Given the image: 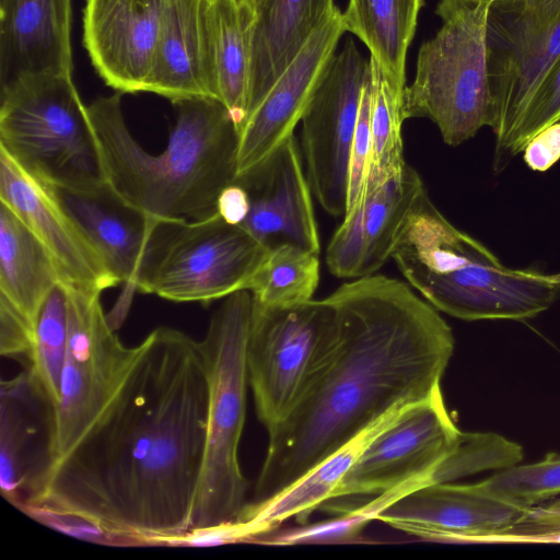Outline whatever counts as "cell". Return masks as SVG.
<instances>
[{
    "label": "cell",
    "mask_w": 560,
    "mask_h": 560,
    "mask_svg": "<svg viewBox=\"0 0 560 560\" xmlns=\"http://www.w3.org/2000/svg\"><path fill=\"white\" fill-rule=\"evenodd\" d=\"M198 340L158 327L122 387L77 445L31 486L23 505L150 539L188 532L207 429Z\"/></svg>",
    "instance_id": "cell-1"
},
{
    "label": "cell",
    "mask_w": 560,
    "mask_h": 560,
    "mask_svg": "<svg viewBox=\"0 0 560 560\" xmlns=\"http://www.w3.org/2000/svg\"><path fill=\"white\" fill-rule=\"evenodd\" d=\"M337 335L289 413L268 432L250 504L277 495L369 428L440 387L451 327L406 283L370 275L325 298Z\"/></svg>",
    "instance_id": "cell-2"
},
{
    "label": "cell",
    "mask_w": 560,
    "mask_h": 560,
    "mask_svg": "<svg viewBox=\"0 0 560 560\" xmlns=\"http://www.w3.org/2000/svg\"><path fill=\"white\" fill-rule=\"evenodd\" d=\"M176 121L160 154L130 133L121 93L86 106L104 177L126 202L152 219L200 220L217 213L220 192L237 176L238 131L218 100L175 103Z\"/></svg>",
    "instance_id": "cell-3"
},
{
    "label": "cell",
    "mask_w": 560,
    "mask_h": 560,
    "mask_svg": "<svg viewBox=\"0 0 560 560\" xmlns=\"http://www.w3.org/2000/svg\"><path fill=\"white\" fill-rule=\"evenodd\" d=\"M392 259L427 302L464 320L532 318L560 295V272L504 266L454 226L427 189L407 215Z\"/></svg>",
    "instance_id": "cell-4"
},
{
    "label": "cell",
    "mask_w": 560,
    "mask_h": 560,
    "mask_svg": "<svg viewBox=\"0 0 560 560\" xmlns=\"http://www.w3.org/2000/svg\"><path fill=\"white\" fill-rule=\"evenodd\" d=\"M252 310L249 291L226 296L199 341L208 381L207 429L188 530L236 523L248 504L238 446L249 385L246 347Z\"/></svg>",
    "instance_id": "cell-5"
},
{
    "label": "cell",
    "mask_w": 560,
    "mask_h": 560,
    "mask_svg": "<svg viewBox=\"0 0 560 560\" xmlns=\"http://www.w3.org/2000/svg\"><path fill=\"white\" fill-rule=\"evenodd\" d=\"M0 150L50 186L80 188L106 182L72 74H27L1 90Z\"/></svg>",
    "instance_id": "cell-6"
},
{
    "label": "cell",
    "mask_w": 560,
    "mask_h": 560,
    "mask_svg": "<svg viewBox=\"0 0 560 560\" xmlns=\"http://www.w3.org/2000/svg\"><path fill=\"white\" fill-rule=\"evenodd\" d=\"M489 1H439L435 14L442 25L421 45L415 79L405 89L406 119H430L448 145H458L489 126Z\"/></svg>",
    "instance_id": "cell-7"
},
{
    "label": "cell",
    "mask_w": 560,
    "mask_h": 560,
    "mask_svg": "<svg viewBox=\"0 0 560 560\" xmlns=\"http://www.w3.org/2000/svg\"><path fill=\"white\" fill-rule=\"evenodd\" d=\"M268 250L218 212L200 220L151 219L132 290L207 305L248 291Z\"/></svg>",
    "instance_id": "cell-8"
},
{
    "label": "cell",
    "mask_w": 560,
    "mask_h": 560,
    "mask_svg": "<svg viewBox=\"0 0 560 560\" xmlns=\"http://www.w3.org/2000/svg\"><path fill=\"white\" fill-rule=\"evenodd\" d=\"M560 57V0H490L487 68L494 168L515 156L527 105L540 80Z\"/></svg>",
    "instance_id": "cell-9"
},
{
    "label": "cell",
    "mask_w": 560,
    "mask_h": 560,
    "mask_svg": "<svg viewBox=\"0 0 560 560\" xmlns=\"http://www.w3.org/2000/svg\"><path fill=\"white\" fill-rule=\"evenodd\" d=\"M65 287L68 342L54 406L50 465L67 455L103 415L140 353V343L126 346L109 325L100 292Z\"/></svg>",
    "instance_id": "cell-10"
},
{
    "label": "cell",
    "mask_w": 560,
    "mask_h": 560,
    "mask_svg": "<svg viewBox=\"0 0 560 560\" xmlns=\"http://www.w3.org/2000/svg\"><path fill=\"white\" fill-rule=\"evenodd\" d=\"M336 335V312L326 299L277 307L253 301L246 347L248 384L267 431L289 413Z\"/></svg>",
    "instance_id": "cell-11"
},
{
    "label": "cell",
    "mask_w": 560,
    "mask_h": 560,
    "mask_svg": "<svg viewBox=\"0 0 560 560\" xmlns=\"http://www.w3.org/2000/svg\"><path fill=\"white\" fill-rule=\"evenodd\" d=\"M460 431L445 407L441 386L406 406L363 447L331 499L376 494L377 511L401 494L428 485L458 444Z\"/></svg>",
    "instance_id": "cell-12"
},
{
    "label": "cell",
    "mask_w": 560,
    "mask_h": 560,
    "mask_svg": "<svg viewBox=\"0 0 560 560\" xmlns=\"http://www.w3.org/2000/svg\"><path fill=\"white\" fill-rule=\"evenodd\" d=\"M369 68V60L348 38L301 118L307 180L322 208L334 217L346 212L350 150Z\"/></svg>",
    "instance_id": "cell-13"
},
{
    "label": "cell",
    "mask_w": 560,
    "mask_h": 560,
    "mask_svg": "<svg viewBox=\"0 0 560 560\" xmlns=\"http://www.w3.org/2000/svg\"><path fill=\"white\" fill-rule=\"evenodd\" d=\"M529 509L495 493L485 481L434 482L390 501L375 518L425 539L471 540L508 537Z\"/></svg>",
    "instance_id": "cell-14"
},
{
    "label": "cell",
    "mask_w": 560,
    "mask_h": 560,
    "mask_svg": "<svg viewBox=\"0 0 560 560\" xmlns=\"http://www.w3.org/2000/svg\"><path fill=\"white\" fill-rule=\"evenodd\" d=\"M345 32L342 11L335 5L249 112L238 132L237 176L293 135Z\"/></svg>",
    "instance_id": "cell-15"
},
{
    "label": "cell",
    "mask_w": 560,
    "mask_h": 560,
    "mask_svg": "<svg viewBox=\"0 0 560 560\" xmlns=\"http://www.w3.org/2000/svg\"><path fill=\"white\" fill-rule=\"evenodd\" d=\"M235 180L249 197V211L241 225L245 231L269 248L291 244L319 255L313 192L294 135Z\"/></svg>",
    "instance_id": "cell-16"
},
{
    "label": "cell",
    "mask_w": 560,
    "mask_h": 560,
    "mask_svg": "<svg viewBox=\"0 0 560 560\" xmlns=\"http://www.w3.org/2000/svg\"><path fill=\"white\" fill-rule=\"evenodd\" d=\"M0 202L12 209L42 242L63 284L100 293L118 285L49 187L1 150Z\"/></svg>",
    "instance_id": "cell-17"
},
{
    "label": "cell",
    "mask_w": 560,
    "mask_h": 560,
    "mask_svg": "<svg viewBox=\"0 0 560 560\" xmlns=\"http://www.w3.org/2000/svg\"><path fill=\"white\" fill-rule=\"evenodd\" d=\"M162 0H86L83 44L105 83L145 92L156 51Z\"/></svg>",
    "instance_id": "cell-18"
},
{
    "label": "cell",
    "mask_w": 560,
    "mask_h": 560,
    "mask_svg": "<svg viewBox=\"0 0 560 560\" xmlns=\"http://www.w3.org/2000/svg\"><path fill=\"white\" fill-rule=\"evenodd\" d=\"M425 190L419 173H402L365 192L345 213L326 248V264L337 278L359 279L376 272L389 258L411 208Z\"/></svg>",
    "instance_id": "cell-19"
},
{
    "label": "cell",
    "mask_w": 560,
    "mask_h": 560,
    "mask_svg": "<svg viewBox=\"0 0 560 560\" xmlns=\"http://www.w3.org/2000/svg\"><path fill=\"white\" fill-rule=\"evenodd\" d=\"M0 387V490L18 509L51 463L55 405L27 370Z\"/></svg>",
    "instance_id": "cell-20"
},
{
    "label": "cell",
    "mask_w": 560,
    "mask_h": 560,
    "mask_svg": "<svg viewBox=\"0 0 560 560\" xmlns=\"http://www.w3.org/2000/svg\"><path fill=\"white\" fill-rule=\"evenodd\" d=\"M71 0H0V88L35 73L72 74Z\"/></svg>",
    "instance_id": "cell-21"
},
{
    "label": "cell",
    "mask_w": 560,
    "mask_h": 560,
    "mask_svg": "<svg viewBox=\"0 0 560 560\" xmlns=\"http://www.w3.org/2000/svg\"><path fill=\"white\" fill-rule=\"evenodd\" d=\"M47 186L116 283L132 290L151 218L126 202L107 182L80 188Z\"/></svg>",
    "instance_id": "cell-22"
},
{
    "label": "cell",
    "mask_w": 560,
    "mask_h": 560,
    "mask_svg": "<svg viewBox=\"0 0 560 560\" xmlns=\"http://www.w3.org/2000/svg\"><path fill=\"white\" fill-rule=\"evenodd\" d=\"M208 0H162L159 40L147 91L173 104L215 98L208 57Z\"/></svg>",
    "instance_id": "cell-23"
},
{
    "label": "cell",
    "mask_w": 560,
    "mask_h": 560,
    "mask_svg": "<svg viewBox=\"0 0 560 560\" xmlns=\"http://www.w3.org/2000/svg\"><path fill=\"white\" fill-rule=\"evenodd\" d=\"M335 5V0H264L255 10L248 114Z\"/></svg>",
    "instance_id": "cell-24"
},
{
    "label": "cell",
    "mask_w": 560,
    "mask_h": 560,
    "mask_svg": "<svg viewBox=\"0 0 560 560\" xmlns=\"http://www.w3.org/2000/svg\"><path fill=\"white\" fill-rule=\"evenodd\" d=\"M256 13L235 0H208L206 23L211 80L217 100L237 131L249 110L252 36Z\"/></svg>",
    "instance_id": "cell-25"
},
{
    "label": "cell",
    "mask_w": 560,
    "mask_h": 560,
    "mask_svg": "<svg viewBox=\"0 0 560 560\" xmlns=\"http://www.w3.org/2000/svg\"><path fill=\"white\" fill-rule=\"evenodd\" d=\"M399 411L365 430L277 495L259 504L248 502L241 520L236 522L242 542L255 541L292 516L304 525L316 508L331 499L340 480L368 442Z\"/></svg>",
    "instance_id": "cell-26"
},
{
    "label": "cell",
    "mask_w": 560,
    "mask_h": 560,
    "mask_svg": "<svg viewBox=\"0 0 560 560\" xmlns=\"http://www.w3.org/2000/svg\"><path fill=\"white\" fill-rule=\"evenodd\" d=\"M60 282L59 270L42 242L0 202V299L36 327L45 300Z\"/></svg>",
    "instance_id": "cell-27"
},
{
    "label": "cell",
    "mask_w": 560,
    "mask_h": 560,
    "mask_svg": "<svg viewBox=\"0 0 560 560\" xmlns=\"http://www.w3.org/2000/svg\"><path fill=\"white\" fill-rule=\"evenodd\" d=\"M424 0H349L342 12L346 32L354 34L384 72L406 88V58Z\"/></svg>",
    "instance_id": "cell-28"
},
{
    "label": "cell",
    "mask_w": 560,
    "mask_h": 560,
    "mask_svg": "<svg viewBox=\"0 0 560 560\" xmlns=\"http://www.w3.org/2000/svg\"><path fill=\"white\" fill-rule=\"evenodd\" d=\"M369 65L371 74V149L365 183L360 198L365 192L398 176L407 165L404 159L401 138V127L406 119L404 112L406 88L396 84L374 58H369Z\"/></svg>",
    "instance_id": "cell-29"
},
{
    "label": "cell",
    "mask_w": 560,
    "mask_h": 560,
    "mask_svg": "<svg viewBox=\"0 0 560 560\" xmlns=\"http://www.w3.org/2000/svg\"><path fill=\"white\" fill-rule=\"evenodd\" d=\"M318 254L291 244L269 248L248 291L264 306H290L313 300L320 277Z\"/></svg>",
    "instance_id": "cell-30"
},
{
    "label": "cell",
    "mask_w": 560,
    "mask_h": 560,
    "mask_svg": "<svg viewBox=\"0 0 560 560\" xmlns=\"http://www.w3.org/2000/svg\"><path fill=\"white\" fill-rule=\"evenodd\" d=\"M68 342L67 290L57 284L45 300L37 317L26 370L56 405Z\"/></svg>",
    "instance_id": "cell-31"
},
{
    "label": "cell",
    "mask_w": 560,
    "mask_h": 560,
    "mask_svg": "<svg viewBox=\"0 0 560 560\" xmlns=\"http://www.w3.org/2000/svg\"><path fill=\"white\" fill-rule=\"evenodd\" d=\"M521 445L495 433L462 432L458 444L430 483L450 482L485 470H503L523 460Z\"/></svg>",
    "instance_id": "cell-32"
},
{
    "label": "cell",
    "mask_w": 560,
    "mask_h": 560,
    "mask_svg": "<svg viewBox=\"0 0 560 560\" xmlns=\"http://www.w3.org/2000/svg\"><path fill=\"white\" fill-rule=\"evenodd\" d=\"M483 481L501 497L532 508L560 495V454L548 453L539 462L520 463Z\"/></svg>",
    "instance_id": "cell-33"
},
{
    "label": "cell",
    "mask_w": 560,
    "mask_h": 560,
    "mask_svg": "<svg viewBox=\"0 0 560 560\" xmlns=\"http://www.w3.org/2000/svg\"><path fill=\"white\" fill-rule=\"evenodd\" d=\"M19 510L45 526L81 540L115 547H154L148 538L110 532L81 516L31 505H23Z\"/></svg>",
    "instance_id": "cell-34"
},
{
    "label": "cell",
    "mask_w": 560,
    "mask_h": 560,
    "mask_svg": "<svg viewBox=\"0 0 560 560\" xmlns=\"http://www.w3.org/2000/svg\"><path fill=\"white\" fill-rule=\"evenodd\" d=\"M560 122V57L547 70L525 110L514 153L523 152L528 140L541 129Z\"/></svg>",
    "instance_id": "cell-35"
},
{
    "label": "cell",
    "mask_w": 560,
    "mask_h": 560,
    "mask_svg": "<svg viewBox=\"0 0 560 560\" xmlns=\"http://www.w3.org/2000/svg\"><path fill=\"white\" fill-rule=\"evenodd\" d=\"M370 98L371 74L369 68V74L361 93L358 120L350 150L346 212L357 203L365 183L371 149Z\"/></svg>",
    "instance_id": "cell-36"
},
{
    "label": "cell",
    "mask_w": 560,
    "mask_h": 560,
    "mask_svg": "<svg viewBox=\"0 0 560 560\" xmlns=\"http://www.w3.org/2000/svg\"><path fill=\"white\" fill-rule=\"evenodd\" d=\"M373 520L372 516L361 506L351 511L343 517L324 522L300 529L283 532L262 542L290 545L306 542H342L353 541L359 536L364 525Z\"/></svg>",
    "instance_id": "cell-37"
},
{
    "label": "cell",
    "mask_w": 560,
    "mask_h": 560,
    "mask_svg": "<svg viewBox=\"0 0 560 560\" xmlns=\"http://www.w3.org/2000/svg\"><path fill=\"white\" fill-rule=\"evenodd\" d=\"M508 537L560 540V499L553 498L532 506Z\"/></svg>",
    "instance_id": "cell-38"
},
{
    "label": "cell",
    "mask_w": 560,
    "mask_h": 560,
    "mask_svg": "<svg viewBox=\"0 0 560 560\" xmlns=\"http://www.w3.org/2000/svg\"><path fill=\"white\" fill-rule=\"evenodd\" d=\"M527 166L546 172L560 160V122L552 124L533 136L523 149Z\"/></svg>",
    "instance_id": "cell-39"
},
{
    "label": "cell",
    "mask_w": 560,
    "mask_h": 560,
    "mask_svg": "<svg viewBox=\"0 0 560 560\" xmlns=\"http://www.w3.org/2000/svg\"><path fill=\"white\" fill-rule=\"evenodd\" d=\"M249 211L246 189L236 180L222 189L217 201V212L230 224L241 226Z\"/></svg>",
    "instance_id": "cell-40"
},
{
    "label": "cell",
    "mask_w": 560,
    "mask_h": 560,
    "mask_svg": "<svg viewBox=\"0 0 560 560\" xmlns=\"http://www.w3.org/2000/svg\"><path fill=\"white\" fill-rule=\"evenodd\" d=\"M235 1L240 4L248 7L255 11L264 0H235Z\"/></svg>",
    "instance_id": "cell-41"
}]
</instances>
